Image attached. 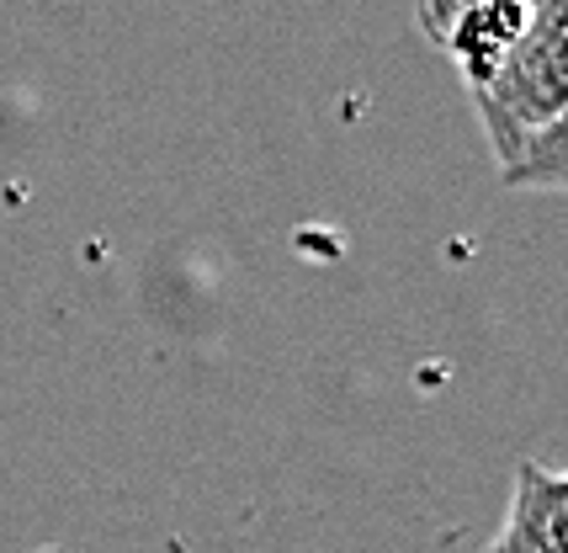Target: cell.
<instances>
[{
  "mask_svg": "<svg viewBox=\"0 0 568 553\" xmlns=\"http://www.w3.org/2000/svg\"><path fill=\"white\" fill-rule=\"evenodd\" d=\"M478 123L499 154V171L516 160L547 123H558L568 107V22L531 11V32L516 43V53L499 64V76L473 91Z\"/></svg>",
  "mask_w": 568,
  "mask_h": 553,
  "instance_id": "6da1fadb",
  "label": "cell"
},
{
  "mask_svg": "<svg viewBox=\"0 0 568 553\" xmlns=\"http://www.w3.org/2000/svg\"><path fill=\"white\" fill-rule=\"evenodd\" d=\"M526 32H531V0H478L468 17L452 27V38L442 49L452 53L468 97L499 76V64L516 53V43Z\"/></svg>",
  "mask_w": 568,
  "mask_h": 553,
  "instance_id": "7a4b0ae2",
  "label": "cell"
},
{
  "mask_svg": "<svg viewBox=\"0 0 568 553\" xmlns=\"http://www.w3.org/2000/svg\"><path fill=\"white\" fill-rule=\"evenodd\" d=\"M505 516L520 522L547 553H568V474H552L537 458H520Z\"/></svg>",
  "mask_w": 568,
  "mask_h": 553,
  "instance_id": "3957f363",
  "label": "cell"
},
{
  "mask_svg": "<svg viewBox=\"0 0 568 553\" xmlns=\"http://www.w3.org/2000/svg\"><path fill=\"white\" fill-rule=\"evenodd\" d=\"M516 192H568V107L558 123H547L526 150L499 171Z\"/></svg>",
  "mask_w": 568,
  "mask_h": 553,
  "instance_id": "277c9868",
  "label": "cell"
},
{
  "mask_svg": "<svg viewBox=\"0 0 568 553\" xmlns=\"http://www.w3.org/2000/svg\"><path fill=\"white\" fill-rule=\"evenodd\" d=\"M478 0H420V32L430 43H446L452 38V27L468 17Z\"/></svg>",
  "mask_w": 568,
  "mask_h": 553,
  "instance_id": "5b68a950",
  "label": "cell"
},
{
  "mask_svg": "<svg viewBox=\"0 0 568 553\" xmlns=\"http://www.w3.org/2000/svg\"><path fill=\"white\" fill-rule=\"evenodd\" d=\"M484 553H489V549H484Z\"/></svg>",
  "mask_w": 568,
  "mask_h": 553,
  "instance_id": "8992f818",
  "label": "cell"
}]
</instances>
